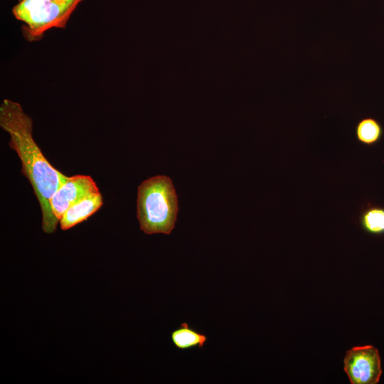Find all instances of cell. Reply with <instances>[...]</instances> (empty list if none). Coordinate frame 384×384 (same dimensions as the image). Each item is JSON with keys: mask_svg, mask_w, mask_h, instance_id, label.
Instances as JSON below:
<instances>
[{"mask_svg": "<svg viewBox=\"0 0 384 384\" xmlns=\"http://www.w3.org/2000/svg\"><path fill=\"white\" fill-rule=\"evenodd\" d=\"M0 126L10 137L9 145L18 156L21 172L30 182L42 213V229L55 232L59 220L52 212L50 201L55 192L69 178L53 167L43 156L33 137V120L21 105L4 99L0 105Z\"/></svg>", "mask_w": 384, "mask_h": 384, "instance_id": "obj_1", "label": "cell"}, {"mask_svg": "<svg viewBox=\"0 0 384 384\" xmlns=\"http://www.w3.org/2000/svg\"><path fill=\"white\" fill-rule=\"evenodd\" d=\"M178 210L177 195L169 177L155 176L138 186L137 216L145 234L169 235Z\"/></svg>", "mask_w": 384, "mask_h": 384, "instance_id": "obj_2", "label": "cell"}, {"mask_svg": "<svg viewBox=\"0 0 384 384\" xmlns=\"http://www.w3.org/2000/svg\"><path fill=\"white\" fill-rule=\"evenodd\" d=\"M83 0H17L13 16L21 22V33L28 42L41 41L52 28H65Z\"/></svg>", "mask_w": 384, "mask_h": 384, "instance_id": "obj_3", "label": "cell"}, {"mask_svg": "<svg viewBox=\"0 0 384 384\" xmlns=\"http://www.w3.org/2000/svg\"><path fill=\"white\" fill-rule=\"evenodd\" d=\"M343 363L352 384H375L382 374L378 351L372 346L350 349L346 352Z\"/></svg>", "mask_w": 384, "mask_h": 384, "instance_id": "obj_4", "label": "cell"}, {"mask_svg": "<svg viewBox=\"0 0 384 384\" xmlns=\"http://www.w3.org/2000/svg\"><path fill=\"white\" fill-rule=\"evenodd\" d=\"M97 191H100L96 183L90 176H70L53 195L50 201L52 212L60 221L70 206Z\"/></svg>", "mask_w": 384, "mask_h": 384, "instance_id": "obj_5", "label": "cell"}, {"mask_svg": "<svg viewBox=\"0 0 384 384\" xmlns=\"http://www.w3.org/2000/svg\"><path fill=\"white\" fill-rule=\"evenodd\" d=\"M103 198L100 191L92 193L72 206L60 219V226L63 230H68L87 220L96 213L102 206Z\"/></svg>", "mask_w": 384, "mask_h": 384, "instance_id": "obj_6", "label": "cell"}, {"mask_svg": "<svg viewBox=\"0 0 384 384\" xmlns=\"http://www.w3.org/2000/svg\"><path fill=\"white\" fill-rule=\"evenodd\" d=\"M171 339L176 348L185 351L194 348H201L207 341V336L190 327L186 322L174 330L171 334Z\"/></svg>", "mask_w": 384, "mask_h": 384, "instance_id": "obj_7", "label": "cell"}, {"mask_svg": "<svg viewBox=\"0 0 384 384\" xmlns=\"http://www.w3.org/2000/svg\"><path fill=\"white\" fill-rule=\"evenodd\" d=\"M355 132L359 142L371 146L381 139L383 129L380 123L375 119L365 117L357 123Z\"/></svg>", "mask_w": 384, "mask_h": 384, "instance_id": "obj_8", "label": "cell"}, {"mask_svg": "<svg viewBox=\"0 0 384 384\" xmlns=\"http://www.w3.org/2000/svg\"><path fill=\"white\" fill-rule=\"evenodd\" d=\"M359 222L370 234H384V208L368 205L361 211Z\"/></svg>", "mask_w": 384, "mask_h": 384, "instance_id": "obj_9", "label": "cell"}]
</instances>
